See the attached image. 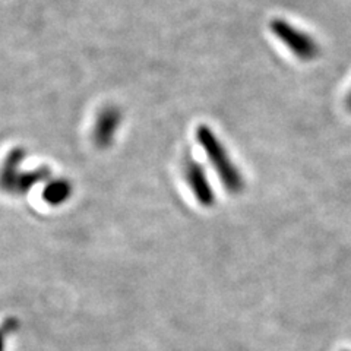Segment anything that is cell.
I'll return each instance as SVG.
<instances>
[{"label": "cell", "mask_w": 351, "mask_h": 351, "mask_svg": "<svg viewBox=\"0 0 351 351\" xmlns=\"http://www.w3.org/2000/svg\"><path fill=\"white\" fill-rule=\"evenodd\" d=\"M196 139L204 148L208 160L211 161L213 167L215 169L219 180L226 186V189L232 193H239L243 191V178H241L239 169L234 166L232 158L228 157L224 145L214 132L208 126L202 125L196 129Z\"/></svg>", "instance_id": "cell-1"}, {"label": "cell", "mask_w": 351, "mask_h": 351, "mask_svg": "<svg viewBox=\"0 0 351 351\" xmlns=\"http://www.w3.org/2000/svg\"><path fill=\"white\" fill-rule=\"evenodd\" d=\"M271 29L274 34L281 40L287 49L303 62H311L319 54L317 43L302 29L293 27L290 22L284 19H274L271 22Z\"/></svg>", "instance_id": "cell-2"}, {"label": "cell", "mask_w": 351, "mask_h": 351, "mask_svg": "<svg viewBox=\"0 0 351 351\" xmlns=\"http://www.w3.org/2000/svg\"><path fill=\"white\" fill-rule=\"evenodd\" d=\"M184 176L188 180L191 191L193 192L196 201L202 206H213L215 202V193L211 188L210 182H208L206 173L199 162L189 161L184 166Z\"/></svg>", "instance_id": "cell-3"}, {"label": "cell", "mask_w": 351, "mask_h": 351, "mask_svg": "<svg viewBox=\"0 0 351 351\" xmlns=\"http://www.w3.org/2000/svg\"><path fill=\"white\" fill-rule=\"evenodd\" d=\"M120 116L116 110H107L98 122L97 129V142L100 147H107L113 139L116 128L119 126Z\"/></svg>", "instance_id": "cell-4"}, {"label": "cell", "mask_w": 351, "mask_h": 351, "mask_svg": "<svg viewBox=\"0 0 351 351\" xmlns=\"http://www.w3.org/2000/svg\"><path fill=\"white\" fill-rule=\"evenodd\" d=\"M71 193H72V186L68 182L59 180L49 184L46 191H44L43 196H44V201L49 202L50 205H62L69 199Z\"/></svg>", "instance_id": "cell-5"}, {"label": "cell", "mask_w": 351, "mask_h": 351, "mask_svg": "<svg viewBox=\"0 0 351 351\" xmlns=\"http://www.w3.org/2000/svg\"><path fill=\"white\" fill-rule=\"evenodd\" d=\"M18 329H19V321L16 317L14 316L6 317L3 324L0 325V351L6 350V338L14 335Z\"/></svg>", "instance_id": "cell-6"}, {"label": "cell", "mask_w": 351, "mask_h": 351, "mask_svg": "<svg viewBox=\"0 0 351 351\" xmlns=\"http://www.w3.org/2000/svg\"><path fill=\"white\" fill-rule=\"evenodd\" d=\"M347 107H348V110H351V93H350V95L347 98Z\"/></svg>", "instance_id": "cell-7"}]
</instances>
